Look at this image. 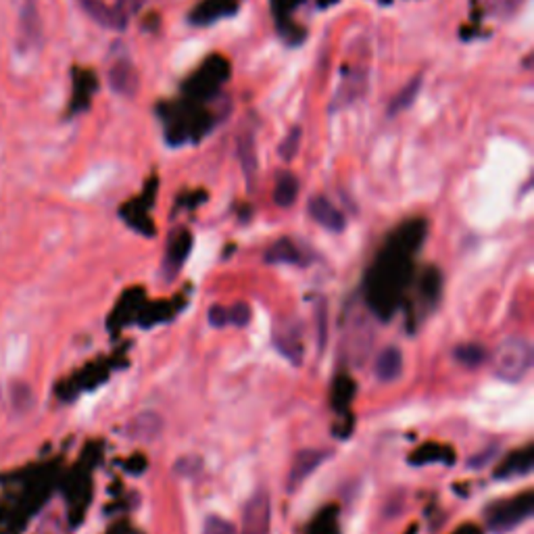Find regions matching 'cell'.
I'll return each instance as SVG.
<instances>
[{
  "instance_id": "obj_1",
  "label": "cell",
  "mask_w": 534,
  "mask_h": 534,
  "mask_svg": "<svg viewBox=\"0 0 534 534\" xmlns=\"http://www.w3.org/2000/svg\"><path fill=\"white\" fill-rule=\"evenodd\" d=\"M532 366V347L524 339H507L493 355L495 376L505 383H520Z\"/></svg>"
},
{
  "instance_id": "obj_2",
  "label": "cell",
  "mask_w": 534,
  "mask_h": 534,
  "mask_svg": "<svg viewBox=\"0 0 534 534\" xmlns=\"http://www.w3.org/2000/svg\"><path fill=\"white\" fill-rule=\"evenodd\" d=\"M271 501L265 491H259L249 499L243 512V530L240 534H270Z\"/></svg>"
},
{
  "instance_id": "obj_3",
  "label": "cell",
  "mask_w": 534,
  "mask_h": 534,
  "mask_svg": "<svg viewBox=\"0 0 534 534\" xmlns=\"http://www.w3.org/2000/svg\"><path fill=\"white\" fill-rule=\"evenodd\" d=\"M309 213L317 224L326 228L330 232H342L345 230V215L330 202L326 196H314L309 201Z\"/></svg>"
},
{
  "instance_id": "obj_4",
  "label": "cell",
  "mask_w": 534,
  "mask_h": 534,
  "mask_svg": "<svg viewBox=\"0 0 534 534\" xmlns=\"http://www.w3.org/2000/svg\"><path fill=\"white\" fill-rule=\"evenodd\" d=\"M323 457H326V453H323V451H317V449L301 451V453L295 457V461H292V468H290V476H289V491L290 493L297 491V488L309 478V474L314 472L317 466H320V463L323 461Z\"/></svg>"
},
{
  "instance_id": "obj_5",
  "label": "cell",
  "mask_w": 534,
  "mask_h": 534,
  "mask_svg": "<svg viewBox=\"0 0 534 534\" xmlns=\"http://www.w3.org/2000/svg\"><path fill=\"white\" fill-rule=\"evenodd\" d=\"M109 82L113 90L122 94V97H134V94H136L138 78H136V72H134L132 63L128 61H119L113 65L109 73Z\"/></svg>"
},
{
  "instance_id": "obj_6",
  "label": "cell",
  "mask_w": 534,
  "mask_h": 534,
  "mask_svg": "<svg viewBox=\"0 0 534 534\" xmlns=\"http://www.w3.org/2000/svg\"><path fill=\"white\" fill-rule=\"evenodd\" d=\"M276 347L292 361V364H301L303 347H301V334H298L297 326H290V323L280 326L276 332Z\"/></svg>"
},
{
  "instance_id": "obj_7",
  "label": "cell",
  "mask_w": 534,
  "mask_h": 534,
  "mask_svg": "<svg viewBox=\"0 0 534 534\" xmlns=\"http://www.w3.org/2000/svg\"><path fill=\"white\" fill-rule=\"evenodd\" d=\"M40 15H38V6L34 0H25L22 6V38L28 44L40 42Z\"/></svg>"
},
{
  "instance_id": "obj_8",
  "label": "cell",
  "mask_w": 534,
  "mask_h": 534,
  "mask_svg": "<svg viewBox=\"0 0 534 534\" xmlns=\"http://www.w3.org/2000/svg\"><path fill=\"white\" fill-rule=\"evenodd\" d=\"M400 367H403V359H400V353L397 347H386L383 353L378 355L376 359V374L380 380H397L400 376Z\"/></svg>"
},
{
  "instance_id": "obj_9",
  "label": "cell",
  "mask_w": 534,
  "mask_h": 534,
  "mask_svg": "<svg viewBox=\"0 0 534 534\" xmlns=\"http://www.w3.org/2000/svg\"><path fill=\"white\" fill-rule=\"evenodd\" d=\"M364 92H366V75L364 73H357V75L353 73L351 78H347L345 82H342L339 94L334 97L332 107H334V109H340V107L353 105L359 97H364Z\"/></svg>"
},
{
  "instance_id": "obj_10",
  "label": "cell",
  "mask_w": 534,
  "mask_h": 534,
  "mask_svg": "<svg viewBox=\"0 0 534 534\" xmlns=\"http://www.w3.org/2000/svg\"><path fill=\"white\" fill-rule=\"evenodd\" d=\"M265 262L267 263H295V265H301L303 263V253L295 243H290V240H278V243L265 253Z\"/></svg>"
},
{
  "instance_id": "obj_11",
  "label": "cell",
  "mask_w": 534,
  "mask_h": 534,
  "mask_svg": "<svg viewBox=\"0 0 534 534\" xmlns=\"http://www.w3.org/2000/svg\"><path fill=\"white\" fill-rule=\"evenodd\" d=\"M419 88H422V75H416V78H413L409 84H405L403 88H400V92L395 99H392V103L389 107V116H397V113L409 109V107L413 105V100L418 99Z\"/></svg>"
},
{
  "instance_id": "obj_12",
  "label": "cell",
  "mask_w": 534,
  "mask_h": 534,
  "mask_svg": "<svg viewBox=\"0 0 534 534\" xmlns=\"http://www.w3.org/2000/svg\"><path fill=\"white\" fill-rule=\"evenodd\" d=\"M80 3L88 11V15L94 19V22L103 23V25H107V28H119V30H122V23H119L116 11L100 3V0H80Z\"/></svg>"
},
{
  "instance_id": "obj_13",
  "label": "cell",
  "mask_w": 534,
  "mask_h": 534,
  "mask_svg": "<svg viewBox=\"0 0 534 534\" xmlns=\"http://www.w3.org/2000/svg\"><path fill=\"white\" fill-rule=\"evenodd\" d=\"M298 194V180L292 174H282L276 184V202L280 207H290Z\"/></svg>"
},
{
  "instance_id": "obj_14",
  "label": "cell",
  "mask_w": 534,
  "mask_h": 534,
  "mask_svg": "<svg viewBox=\"0 0 534 534\" xmlns=\"http://www.w3.org/2000/svg\"><path fill=\"white\" fill-rule=\"evenodd\" d=\"M238 151H240V159H243L245 174H246V177H249V180L253 182V177H255V169H257V161H255V144H253V136H251V138H246V140H240Z\"/></svg>"
},
{
  "instance_id": "obj_15",
  "label": "cell",
  "mask_w": 534,
  "mask_h": 534,
  "mask_svg": "<svg viewBox=\"0 0 534 534\" xmlns=\"http://www.w3.org/2000/svg\"><path fill=\"white\" fill-rule=\"evenodd\" d=\"M301 136H303V130L301 128H292L289 136L284 138V142L280 144V157L286 159V161H290V159H295L298 146H301Z\"/></svg>"
},
{
  "instance_id": "obj_16",
  "label": "cell",
  "mask_w": 534,
  "mask_h": 534,
  "mask_svg": "<svg viewBox=\"0 0 534 534\" xmlns=\"http://www.w3.org/2000/svg\"><path fill=\"white\" fill-rule=\"evenodd\" d=\"M144 3H146V0H119L113 11H116V15L119 19V23H122V28L125 25V22H128V17L132 15V13L142 9Z\"/></svg>"
},
{
  "instance_id": "obj_17",
  "label": "cell",
  "mask_w": 534,
  "mask_h": 534,
  "mask_svg": "<svg viewBox=\"0 0 534 534\" xmlns=\"http://www.w3.org/2000/svg\"><path fill=\"white\" fill-rule=\"evenodd\" d=\"M23 351H25L23 340L13 339L9 342V347H6V367H9V370H17V366L22 364L23 359Z\"/></svg>"
},
{
  "instance_id": "obj_18",
  "label": "cell",
  "mask_w": 534,
  "mask_h": 534,
  "mask_svg": "<svg viewBox=\"0 0 534 534\" xmlns=\"http://www.w3.org/2000/svg\"><path fill=\"white\" fill-rule=\"evenodd\" d=\"M202 534H238V532L230 522H228V520L211 516V518H207L205 532Z\"/></svg>"
},
{
  "instance_id": "obj_19",
  "label": "cell",
  "mask_w": 534,
  "mask_h": 534,
  "mask_svg": "<svg viewBox=\"0 0 534 534\" xmlns=\"http://www.w3.org/2000/svg\"><path fill=\"white\" fill-rule=\"evenodd\" d=\"M522 3L524 0H488V6H491L495 15L507 17L512 15V13H516L520 6H522Z\"/></svg>"
},
{
  "instance_id": "obj_20",
  "label": "cell",
  "mask_w": 534,
  "mask_h": 534,
  "mask_svg": "<svg viewBox=\"0 0 534 534\" xmlns=\"http://www.w3.org/2000/svg\"><path fill=\"white\" fill-rule=\"evenodd\" d=\"M457 357H460L463 364L476 366V364H480L482 359H485V353H482L480 347L468 345V347H463V349H460V351H457Z\"/></svg>"
},
{
  "instance_id": "obj_21",
  "label": "cell",
  "mask_w": 534,
  "mask_h": 534,
  "mask_svg": "<svg viewBox=\"0 0 534 534\" xmlns=\"http://www.w3.org/2000/svg\"><path fill=\"white\" fill-rule=\"evenodd\" d=\"M228 320H232L237 326H245V323L249 322V309H246V305H238L237 309L230 311V314H228Z\"/></svg>"
},
{
  "instance_id": "obj_22",
  "label": "cell",
  "mask_w": 534,
  "mask_h": 534,
  "mask_svg": "<svg viewBox=\"0 0 534 534\" xmlns=\"http://www.w3.org/2000/svg\"><path fill=\"white\" fill-rule=\"evenodd\" d=\"M209 322H211L213 326L221 328L228 322V311L221 309V307H211V314H209Z\"/></svg>"
}]
</instances>
